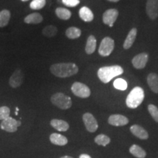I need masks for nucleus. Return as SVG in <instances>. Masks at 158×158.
Returning <instances> with one entry per match:
<instances>
[{"label":"nucleus","mask_w":158,"mask_h":158,"mask_svg":"<svg viewBox=\"0 0 158 158\" xmlns=\"http://www.w3.org/2000/svg\"><path fill=\"white\" fill-rule=\"evenodd\" d=\"M50 71L53 75L59 78H67L76 74L78 72V68L72 62L58 63L51 65Z\"/></svg>","instance_id":"f257e3e1"},{"label":"nucleus","mask_w":158,"mask_h":158,"mask_svg":"<svg viewBox=\"0 0 158 158\" xmlns=\"http://www.w3.org/2000/svg\"><path fill=\"white\" fill-rule=\"evenodd\" d=\"M124 73L123 68L119 65L102 67L98 71L99 79L104 84L110 82L115 77L120 76Z\"/></svg>","instance_id":"f03ea898"},{"label":"nucleus","mask_w":158,"mask_h":158,"mask_svg":"<svg viewBox=\"0 0 158 158\" xmlns=\"http://www.w3.org/2000/svg\"><path fill=\"white\" fill-rule=\"evenodd\" d=\"M144 99V91L140 86L132 89L126 99V105L130 108H136L142 103Z\"/></svg>","instance_id":"7ed1b4c3"},{"label":"nucleus","mask_w":158,"mask_h":158,"mask_svg":"<svg viewBox=\"0 0 158 158\" xmlns=\"http://www.w3.org/2000/svg\"><path fill=\"white\" fill-rule=\"evenodd\" d=\"M51 101L53 105L62 110L69 109L72 106L71 98L62 92L53 94L51 98Z\"/></svg>","instance_id":"20e7f679"},{"label":"nucleus","mask_w":158,"mask_h":158,"mask_svg":"<svg viewBox=\"0 0 158 158\" xmlns=\"http://www.w3.org/2000/svg\"><path fill=\"white\" fill-rule=\"evenodd\" d=\"M114 40L109 37H106L102 40L99 47L98 53L102 56H108L114 49Z\"/></svg>","instance_id":"39448f33"},{"label":"nucleus","mask_w":158,"mask_h":158,"mask_svg":"<svg viewBox=\"0 0 158 158\" xmlns=\"http://www.w3.org/2000/svg\"><path fill=\"white\" fill-rule=\"evenodd\" d=\"M71 91L75 95L81 98H87L91 94L90 89L81 82H75L71 86Z\"/></svg>","instance_id":"423d86ee"},{"label":"nucleus","mask_w":158,"mask_h":158,"mask_svg":"<svg viewBox=\"0 0 158 158\" xmlns=\"http://www.w3.org/2000/svg\"><path fill=\"white\" fill-rule=\"evenodd\" d=\"M21 122L20 121H17L15 118L10 117L5 118V120H3L2 122L1 125V129L5 130L6 132H8V133H14V132L17 131L18 127L19 126H21Z\"/></svg>","instance_id":"0eeeda50"},{"label":"nucleus","mask_w":158,"mask_h":158,"mask_svg":"<svg viewBox=\"0 0 158 158\" xmlns=\"http://www.w3.org/2000/svg\"><path fill=\"white\" fill-rule=\"evenodd\" d=\"M83 121L86 129L89 133H94L98 128V123L94 116L90 113H86L83 115Z\"/></svg>","instance_id":"6e6552de"},{"label":"nucleus","mask_w":158,"mask_h":158,"mask_svg":"<svg viewBox=\"0 0 158 158\" xmlns=\"http://www.w3.org/2000/svg\"><path fill=\"white\" fill-rule=\"evenodd\" d=\"M118 12L116 9H108L102 15V21L105 24L108 25L110 27L114 26V23L117 19Z\"/></svg>","instance_id":"1a4fd4ad"},{"label":"nucleus","mask_w":158,"mask_h":158,"mask_svg":"<svg viewBox=\"0 0 158 158\" xmlns=\"http://www.w3.org/2000/svg\"><path fill=\"white\" fill-rule=\"evenodd\" d=\"M146 11L150 19H157L158 17V0H147Z\"/></svg>","instance_id":"9d476101"},{"label":"nucleus","mask_w":158,"mask_h":158,"mask_svg":"<svg viewBox=\"0 0 158 158\" xmlns=\"http://www.w3.org/2000/svg\"><path fill=\"white\" fill-rule=\"evenodd\" d=\"M23 78H24V76H23V72L21 71V69H16L15 72L12 74L10 78V86L13 88L19 87L23 84Z\"/></svg>","instance_id":"9b49d317"},{"label":"nucleus","mask_w":158,"mask_h":158,"mask_svg":"<svg viewBox=\"0 0 158 158\" xmlns=\"http://www.w3.org/2000/svg\"><path fill=\"white\" fill-rule=\"evenodd\" d=\"M148 59H149V56L147 53H141L133 57V59H132V64L134 68L138 70L143 69L147 65Z\"/></svg>","instance_id":"f8f14e48"},{"label":"nucleus","mask_w":158,"mask_h":158,"mask_svg":"<svg viewBox=\"0 0 158 158\" xmlns=\"http://www.w3.org/2000/svg\"><path fill=\"white\" fill-rule=\"evenodd\" d=\"M108 122L112 126L120 127V126H124L129 123V119L126 116L121 114H113L109 116Z\"/></svg>","instance_id":"ddd939ff"},{"label":"nucleus","mask_w":158,"mask_h":158,"mask_svg":"<svg viewBox=\"0 0 158 158\" xmlns=\"http://www.w3.org/2000/svg\"><path fill=\"white\" fill-rule=\"evenodd\" d=\"M130 132L133 135L137 137L140 139L147 140L149 138L148 132L143 127L138 125V124H134L130 127Z\"/></svg>","instance_id":"4468645a"},{"label":"nucleus","mask_w":158,"mask_h":158,"mask_svg":"<svg viewBox=\"0 0 158 158\" xmlns=\"http://www.w3.org/2000/svg\"><path fill=\"white\" fill-rule=\"evenodd\" d=\"M136 35H137V29L133 28L129 31V33H128L127 36L124 42L123 47L124 49L127 50V49L131 48L132 45H133V43L135 40Z\"/></svg>","instance_id":"2eb2a0df"},{"label":"nucleus","mask_w":158,"mask_h":158,"mask_svg":"<svg viewBox=\"0 0 158 158\" xmlns=\"http://www.w3.org/2000/svg\"><path fill=\"white\" fill-rule=\"evenodd\" d=\"M51 125L52 126L54 129L58 130L59 132H65L67 131L70 127V125L67 122L64 121V120L61 119H52L51 121Z\"/></svg>","instance_id":"dca6fc26"},{"label":"nucleus","mask_w":158,"mask_h":158,"mask_svg":"<svg viewBox=\"0 0 158 158\" xmlns=\"http://www.w3.org/2000/svg\"><path fill=\"white\" fill-rule=\"evenodd\" d=\"M79 17L85 22H91L94 19V14L89 7H83L79 10Z\"/></svg>","instance_id":"f3484780"},{"label":"nucleus","mask_w":158,"mask_h":158,"mask_svg":"<svg viewBox=\"0 0 158 158\" xmlns=\"http://www.w3.org/2000/svg\"><path fill=\"white\" fill-rule=\"evenodd\" d=\"M50 141L51 143L56 146H64L68 143V140L65 136L58 133H52L50 135Z\"/></svg>","instance_id":"a211bd4d"},{"label":"nucleus","mask_w":158,"mask_h":158,"mask_svg":"<svg viewBox=\"0 0 158 158\" xmlns=\"http://www.w3.org/2000/svg\"><path fill=\"white\" fill-rule=\"evenodd\" d=\"M147 83L151 90L158 94V75L154 73L149 74L147 76Z\"/></svg>","instance_id":"6ab92c4d"},{"label":"nucleus","mask_w":158,"mask_h":158,"mask_svg":"<svg viewBox=\"0 0 158 158\" xmlns=\"http://www.w3.org/2000/svg\"><path fill=\"white\" fill-rule=\"evenodd\" d=\"M97 46V40L94 35H90L86 41L85 51L87 54H92L95 51Z\"/></svg>","instance_id":"aec40b11"},{"label":"nucleus","mask_w":158,"mask_h":158,"mask_svg":"<svg viewBox=\"0 0 158 158\" xmlns=\"http://www.w3.org/2000/svg\"><path fill=\"white\" fill-rule=\"evenodd\" d=\"M43 21V16L38 13H31L24 19V22L29 24H37Z\"/></svg>","instance_id":"412c9836"},{"label":"nucleus","mask_w":158,"mask_h":158,"mask_svg":"<svg viewBox=\"0 0 158 158\" xmlns=\"http://www.w3.org/2000/svg\"><path fill=\"white\" fill-rule=\"evenodd\" d=\"M130 152L137 158H145L147 156V152L145 150L136 144H133L130 147Z\"/></svg>","instance_id":"4be33fe9"},{"label":"nucleus","mask_w":158,"mask_h":158,"mask_svg":"<svg viewBox=\"0 0 158 158\" xmlns=\"http://www.w3.org/2000/svg\"><path fill=\"white\" fill-rule=\"evenodd\" d=\"M65 35L69 39H77L81 35V30L75 27H71L67 29Z\"/></svg>","instance_id":"5701e85b"},{"label":"nucleus","mask_w":158,"mask_h":158,"mask_svg":"<svg viewBox=\"0 0 158 158\" xmlns=\"http://www.w3.org/2000/svg\"><path fill=\"white\" fill-rule=\"evenodd\" d=\"M56 16L62 20H68L71 18L72 13L69 10L64 7H57L55 10Z\"/></svg>","instance_id":"b1692460"},{"label":"nucleus","mask_w":158,"mask_h":158,"mask_svg":"<svg viewBox=\"0 0 158 158\" xmlns=\"http://www.w3.org/2000/svg\"><path fill=\"white\" fill-rule=\"evenodd\" d=\"M10 19V12L3 10L0 12V27H5L8 24Z\"/></svg>","instance_id":"393cba45"},{"label":"nucleus","mask_w":158,"mask_h":158,"mask_svg":"<svg viewBox=\"0 0 158 158\" xmlns=\"http://www.w3.org/2000/svg\"><path fill=\"white\" fill-rule=\"evenodd\" d=\"M58 29L55 26L53 25H48L44 27L43 29V35L45 37H53L57 34Z\"/></svg>","instance_id":"a878e982"},{"label":"nucleus","mask_w":158,"mask_h":158,"mask_svg":"<svg viewBox=\"0 0 158 158\" xmlns=\"http://www.w3.org/2000/svg\"><path fill=\"white\" fill-rule=\"evenodd\" d=\"M94 142L100 146H102V147H106L108 143H110V138L106 135L104 134H100V135H97L95 138H94Z\"/></svg>","instance_id":"bb28decb"},{"label":"nucleus","mask_w":158,"mask_h":158,"mask_svg":"<svg viewBox=\"0 0 158 158\" xmlns=\"http://www.w3.org/2000/svg\"><path fill=\"white\" fill-rule=\"evenodd\" d=\"M114 86L116 89L124 91L127 89V82L122 78H117L114 81Z\"/></svg>","instance_id":"cd10ccee"},{"label":"nucleus","mask_w":158,"mask_h":158,"mask_svg":"<svg viewBox=\"0 0 158 158\" xmlns=\"http://www.w3.org/2000/svg\"><path fill=\"white\" fill-rule=\"evenodd\" d=\"M46 0H33L30 3V8L32 10H40L44 7Z\"/></svg>","instance_id":"c85d7f7f"},{"label":"nucleus","mask_w":158,"mask_h":158,"mask_svg":"<svg viewBox=\"0 0 158 158\" xmlns=\"http://www.w3.org/2000/svg\"><path fill=\"white\" fill-rule=\"evenodd\" d=\"M148 110L153 119L158 123V108L157 106L153 104H149L148 106Z\"/></svg>","instance_id":"c756f323"},{"label":"nucleus","mask_w":158,"mask_h":158,"mask_svg":"<svg viewBox=\"0 0 158 158\" xmlns=\"http://www.w3.org/2000/svg\"><path fill=\"white\" fill-rule=\"evenodd\" d=\"M10 110L7 106H2L0 107V120H5V118L10 117Z\"/></svg>","instance_id":"7c9ffc66"},{"label":"nucleus","mask_w":158,"mask_h":158,"mask_svg":"<svg viewBox=\"0 0 158 158\" xmlns=\"http://www.w3.org/2000/svg\"><path fill=\"white\" fill-rule=\"evenodd\" d=\"M62 2L64 5L70 7H76V6L78 5L79 3H80L79 0H62Z\"/></svg>","instance_id":"2f4dec72"},{"label":"nucleus","mask_w":158,"mask_h":158,"mask_svg":"<svg viewBox=\"0 0 158 158\" xmlns=\"http://www.w3.org/2000/svg\"><path fill=\"white\" fill-rule=\"evenodd\" d=\"M79 158H92L89 155H87V154H82V155H80Z\"/></svg>","instance_id":"473e14b6"},{"label":"nucleus","mask_w":158,"mask_h":158,"mask_svg":"<svg viewBox=\"0 0 158 158\" xmlns=\"http://www.w3.org/2000/svg\"><path fill=\"white\" fill-rule=\"evenodd\" d=\"M109 2H117L119 1V0H108Z\"/></svg>","instance_id":"72a5a7b5"},{"label":"nucleus","mask_w":158,"mask_h":158,"mask_svg":"<svg viewBox=\"0 0 158 158\" xmlns=\"http://www.w3.org/2000/svg\"><path fill=\"white\" fill-rule=\"evenodd\" d=\"M60 158H73V157H70V156H63V157H60Z\"/></svg>","instance_id":"f704fd0d"},{"label":"nucleus","mask_w":158,"mask_h":158,"mask_svg":"<svg viewBox=\"0 0 158 158\" xmlns=\"http://www.w3.org/2000/svg\"><path fill=\"white\" fill-rule=\"evenodd\" d=\"M21 1H23V2H27V1H29V0H21Z\"/></svg>","instance_id":"c9c22d12"}]
</instances>
